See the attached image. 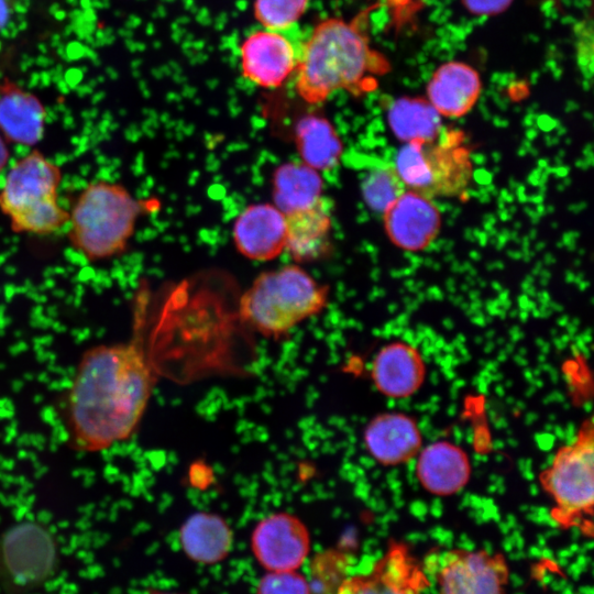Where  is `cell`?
Here are the masks:
<instances>
[{"instance_id":"cell-21","label":"cell","mask_w":594,"mask_h":594,"mask_svg":"<svg viewBox=\"0 0 594 594\" xmlns=\"http://www.w3.org/2000/svg\"><path fill=\"white\" fill-rule=\"evenodd\" d=\"M179 542L193 561L217 564L229 556L233 546V531L221 516L197 512L182 525Z\"/></svg>"},{"instance_id":"cell-5","label":"cell","mask_w":594,"mask_h":594,"mask_svg":"<svg viewBox=\"0 0 594 594\" xmlns=\"http://www.w3.org/2000/svg\"><path fill=\"white\" fill-rule=\"evenodd\" d=\"M62 170L38 151L29 152L8 169L0 188V210L15 232L52 234L63 229L69 212L58 201Z\"/></svg>"},{"instance_id":"cell-9","label":"cell","mask_w":594,"mask_h":594,"mask_svg":"<svg viewBox=\"0 0 594 594\" xmlns=\"http://www.w3.org/2000/svg\"><path fill=\"white\" fill-rule=\"evenodd\" d=\"M301 42L295 36V29H261L250 33L239 50L243 77L261 88L275 89L283 86L296 73Z\"/></svg>"},{"instance_id":"cell-23","label":"cell","mask_w":594,"mask_h":594,"mask_svg":"<svg viewBox=\"0 0 594 594\" xmlns=\"http://www.w3.org/2000/svg\"><path fill=\"white\" fill-rule=\"evenodd\" d=\"M295 141L302 163L317 169L333 168L342 154V144L332 124L323 117L307 114L295 127Z\"/></svg>"},{"instance_id":"cell-17","label":"cell","mask_w":594,"mask_h":594,"mask_svg":"<svg viewBox=\"0 0 594 594\" xmlns=\"http://www.w3.org/2000/svg\"><path fill=\"white\" fill-rule=\"evenodd\" d=\"M426 367L420 353L406 342H393L375 355L371 376L375 387L386 397L405 398L421 386Z\"/></svg>"},{"instance_id":"cell-3","label":"cell","mask_w":594,"mask_h":594,"mask_svg":"<svg viewBox=\"0 0 594 594\" xmlns=\"http://www.w3.org/2000/svg\"><path fill=\"white\" fill-rule=\"evenodd\" d=\"M68 212L72 246L87 261L99 262L127 249L143 207L123 185L98 179L80 191Z\"/></svg>"},{"instance_id":"cell-26","label":"cell","mask_w":594,"mask_h":594,"mask_svg":"<svg viewBox=\"0 0 594 594\" xmlns=\"http://www.w3.org/2000/svg\"><path fill=\"white\" fill-rule=\"evenodd\" d=\"M309 0H254L253 13L263 29L294 30L305 14Z\"/></svg>"},{"instance_id":"cell-22","label":"cell","mask_w":594,"mask_h":594,"mask_svg":"<svg viewBox=\"0 0 594 594\" xmlns=\"http://www.w3.org/2000/svg\"><path fill=\"white\" fill-rule=\"evenodd\" d=\"M322 188L317 169L298 162L283 164L273 177L274 206L285 216L304 210L322 198Z\"/></svg>"},{"instance_id":"cell-16","label":"cell","mask_w":594,"mask_h":594,"mask_svg":"<svg viewBox=\"0 0 594 594\" xmlns=\"http://www.w3.org/2000/svg\"><path fill=\"white\" fill-rule=\"evenodd\" d=\"M482 80L471 65L451 61L439 66L427 84V100L441 118L458 119L476 105Z\"/></svg>"},{"instance_id":"cell-6","label":"cell","mask_w":594,"mask_h":594,"mask_svg":"<svg viewBox=\"0 0 594 594\" xmlns=\"http://www.w3.org/2000/svg\"><path fill=\"white\" fill-rule=\"evenodd\" d=\"M539 479L553 502L550 517L557 526L576 528L591 538L594 504V429L591 418L582 424L572 442L557 451Z\"/></svg>"},{"instance_id":"cell-19","label":"cell","mask_w":594,"mask_h":594,"mask_svg":"<svg viewBox=\"0 0 594 594\" xmlns=\"http://www.w3.org/2000/svg\"><path fill=\"white\" fill-rule=\"evenodd\" d=\"M46 110L34 94L14 84L0 89V134L23 146L37 144L45 130Z\"/></svg>"},{"instance_id":"cell-32","label":"cell","mask_w":594,"mask_h":594,"mask_svg":"<svg viewBox=\"0 0 594 594\" xmlns=\"http://www.w3.org/2000/svg\"><path fill=\"white\" fill-rule=\"evenodd\" d=\"M151 594H169V593H156V592H154V593H151Z\"/></svg>"},{"instance_id":"cell-11","label":"cell","mask_w":594,"mask_h":594,"mask_svg":"<svg viewBox=\"0 0 594 594\" xmlns=\"http://www.w3.org/2000/svg\"><path fill=\"white\" fill-rule=\"evenodd\" d=\"M437 594H506L509 566L501 552L452 549L436 572Z\"/></svg>"},{"instance_id":"cell-13","label":"cell","mask_w":594,"mask_h":594,"mask_svg":"<svg viewBox=\"0 0 594 594\" xmlns=\"http://www.w3.org/2000/svg\"><path fill=\"white\" fill-rule=\"evenodd\" d=\"M383 224L391 242L399 249L425 250L439 234L440 210L433 199L406 189L383 212Z\"/></svg>"},{"instance_id":"cell-24","label":"cell","mask_w":594,"mask_h":594,"mask_svg":"<svg viewBox=\"0 0 594 594\" xmlns=\"http://www.w3.org/2000/svg\"><path fill=\"white\" fill-rule=\"evenodd\" d=\"M388 122L394 134L402 141L436 138L443 127L441 116L426 98L402 97L388 110Z\"/></svg>"},{"instance_id":"cell-27","label":"cell","mask_w":594,"mask_h":594,"mask_svg":"<svg viewBox=\"0 0 594 594\" xmlns=\"http://www.w3.org/2000/svg\"><path fill=\"white\" fill-rule=\"evenodd\" d=\"M351 557L338 550L319 553L311 564L312 594H326L334 590L349 575Z\"/></svg>"},{"instance_id":"cell-31","label":"cell","mask_w":594,"mask_h":594,"mask_svg":"<svg viewBox=\"0 0 594 594\" xmlns=\"http://www.w3.org/2000/svg\"><path fill=\"white\" fill-rule=\"evenodd\" d=\"M9 148L6 139L0 134V173L7 167L9 162Z\"/></svg>"},{"instance_id":"cell-18","label":"cell","mask_w":594,"mask_h":594,"mask_svg":"<svg viewBox=\"0 0 594 594\" xmlns=\"http://www.w3.org/2000/svg\"><path fill=\"white\" fill-rule=\"evenodd\" d=\"M418 454L416 475L427 492L447 496L460 492L466 485L471 464L460 447L448 441H437Z\"/></svg>"},{"instance_id":"cell-15","label":"cell","mask_w":594,"mask_h":594,"mask_svg":"<svg viewBox=\"0 0 594 594\" xmlns=\"http://www.w3.org/2000/svg\"><path fill=\"white\" fill-rule=\"evenodd\" d=\"M370 455L383 465H397L413 459L421 450V433L416 421L403 413L375 416L363 431Z\"/></svg>"},{"instance_id":"cell-25","label":"cell","mask_w":594,"mask_h":594,"mask_svg":"<svg viewBox=\"0 0 594 594\" xmlns=\"http://www.w3.org/2000/svg\"><path fill=\"white\" fill-rule=\"evenodd\" d=\"M405 190L406 187L393 163L375 166L362 183L365 202L377 212H383Z\"/></svg>"},{"instance_id":"cell-8","label":"cell","mask_w":594,"mask_h":594,"mask_svg":"<svg viewBox=\"0 0 594 594\" xmlns=\"http://www.w3.org/2000/svg\"><path fill=\"white\" fill-rule=\"evenodd\" d=\"M58 544L40 522L23 520L0 537V586L8 594H29L55 573Z\"/></svg>"},{"instance_id":"cell-29","label":"cell","mask_w":594,"mask_h":594,"mask_svg":"<svg viewBox=\"0 0 594 594\" xmlns=\"http://www.w3.org/2000/svg\"><path fill=\"white\" fill-rule=\"evenodd\" d=\"M514 0H461L463 7L472 14L493 16L506 11Z\"/></svg>"},{"instance_id":"cell-2","label":"cell","mask_w":594,"mask_h":594,"mask_svg":"<svg viewBox=\"0 0 594 594\" xmlns=\"http://www.w3.org/2000/svg\"><path fill=\"white\" fill-rule=\"evenodd\" d=\"M389 69L388 59L371 46L360 16L350 21L331 16L302 40L295 89L304 101L320 103L340 90L354 95L373 90Z\"/></svg>"},{"instance_id":"cell-1","label":"cell","mask_w":594,"mask_h":594,"mask_svg":"<svg viewBox=\"0 0 594 594\" xmlns=\"http://www.w3.org/2000/svg\"><path fill=\"white\" fill-rule=\"evenodd\" d=\"M154 381L139 339L85 351L65 400L72 446L94 453L130 439L145 414Z\"/></svg>"},{"instance_id":"cell-30","label":"cell","mask_w":594,"mask_h":594,"mask_svg":"<svg viewBox=\"0 0 594 594\" xmlns=\"http://www.w3.org/2000/svg\"><path fill=\"white\" fill-rule=\"evenodd\" d=\"M18 0H0V33L7 26Z\"/></svg>"},{"instance_id":"cell-4","label":"cell","mask_w":594,"mask_h":594,"mask_svg":"<svg viewBox=\"0 0 594 594\" xmlns=\"http://www.w3.org/2000/svg\"><path fill=\"white\" fill-rule=\"evenodd\" d=\"M328 301V289L298 265L258 275L242 295L240 317L264 337L278 339L318 315Z\"/></svg>"},{"instance_id":"cell-12","label":"cell","mask_w":594,"mask_h":594,"mask_svg":"<svg viewBox=\"0 0 594 594\" xmlns=\"http://www.w3.org/2000/svg\"><path fill=\"white\" fill-rule=\"evenodd\" d=\"M251 549L268 572L296 571L310 552V534L297 516L286 512L273 513L255 525Z\"/></svg>"},{"instance_id":"cell-20","label":"cell","mask_w":594,"mask_h":594,"mask_svg":"<svg viewBox=\"0 0 594 594\" xmlns=\"http://www.w3.org/2000/svg\"><path fill=\"white\" fill-rule=\"evenodd\" d=\"M332 220L328 202L286 215V250L296 262L320 258L330 250Z\"/></svg>"},{"instance_id":"cell-14","label":"cell","mask_w":594,"mask_h":594,"mask_svg":"<svg viewBox=\"0 0 594 594\" xmlns=\"http://www.w3.org/2000/svg\"><path fill=\"white\" fill-rule=\"evenodd\" d=\"M233 241L245 257L273 260L286 249V216L274 205H251L234 222Z\"/></svg>"},{"instance_id":"cell-7","label":"cell","mask_w":594,"mask_h":594,"mask_svg":"<svg viewBox=\"0 0 594 594\" xmlns=\"http://www.w3.org/2000/svg\"><path fill=\"white\" fill-rule=\"evenodd\" d=\"M393 164L406 189L431 199L463 194L473 174L462 131L444 128L433 139L406 142Z\"/></svg>"},{"instance_id":"cell-28","label":"cell","mask_w":594,"mask_h":594,"mask_svg":"<svg viewBox=\"0 0 594 594\" xmlns=\"http://www.w3.org/2000/svg\"><path fill=\"white\" fill-rule=\"evenodd\" d=\"M256 594H312L310 583L296 571L268 572L258 582Z\"/></svg>"},{"instance_id":"cell-10","label":"cell","mask_w":594,"mask_h":594,"mask_svg":"<svg viewBox=\"0 0 594 594\" xmlns=\"http://www.w3.org/2000/svg\"><path fill=\"white\" fill-rule=\"evenodd\" d=\"M430 586L424 565L410 548L392 540L369 572L346 575L326 594H422Z\"/></svg>"}]
</instances>
